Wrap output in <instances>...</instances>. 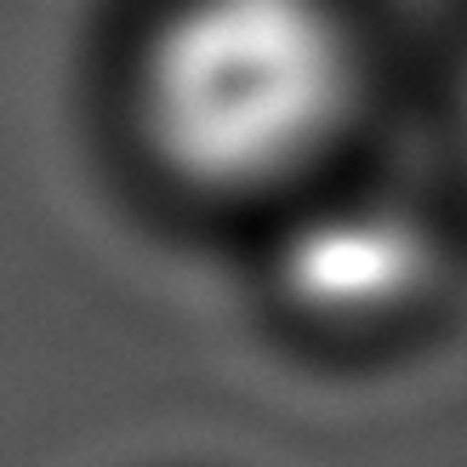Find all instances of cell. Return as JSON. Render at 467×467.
Masks as SVG:
<instances>
[{"mask_svg": "<svg viewBox=\"0 0 467 467\" xmlns=\"http://www.w3.org/2000/svg\"><path fill=\"white\" fill-rule=\"evenodd\" d=\"M354 91L331 0H182L143 57V126L189 182L263 189L331 143Z\"/></svg>", "mask_w": 467, "mask_h": 467, "instance_id": "6da1fadb", "label": "cell"}, {"mask_svg": "<svg viewBox=\"0 0 467 467\" xmlns=\"http://www.w3.org/2000/svg\"><path fill=\"white\" fill-rule=\"evenodd\" d=\"M439 274V234L405 200L342 194L302 212L274 245V285L302 319L377 325L422 302Z\"/></svg>", "mask_w": 467, "mask_h": 467, "instance_id": "7a4b0ae2", "label": "cell"}]
</instances>
